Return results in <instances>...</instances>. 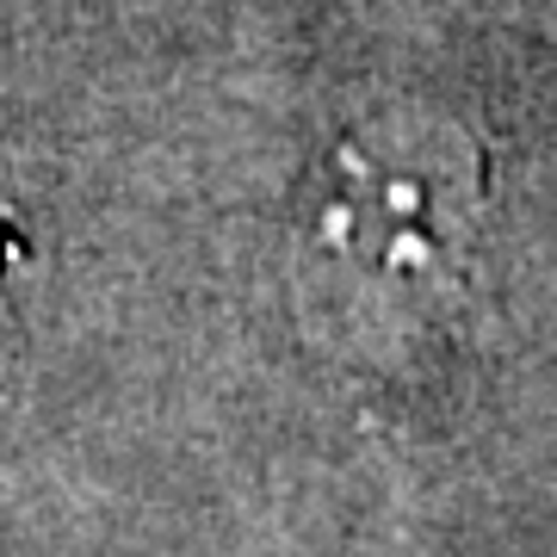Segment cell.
<instances>
[{
  "label": "cell",
  "instance_id": "1",
  "mask_svg": "<svg viewBox=\"0 0 557 557\" xmlns=\"http://www.w3.org/2000/svg\"><path fill=\"white\" fill-rule=\"evenodd\" d=\"M483 205L471 137L434 112H379L322 156L298 199V292L347 347H391L446 310Z\"/></svg>",
  "mask_w": 557,
  "mask_h": 557
}]
</instances>
